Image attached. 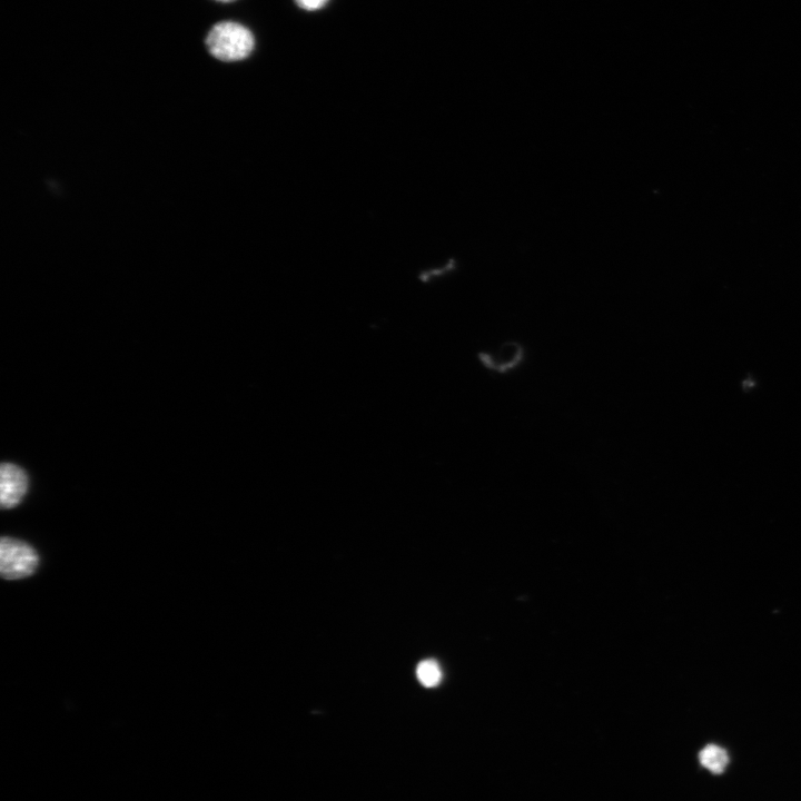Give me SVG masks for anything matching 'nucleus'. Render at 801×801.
Masks as SVG:
<instances>
[{
  "label": "nucleus",
  "instance_id": "f257e3e1",
  "mask_svg": "<svg viewBox=\"0 0 801 801\" xmlns=\"http://www.w3.org/2000/svg\"><path fill=\"white\" fill-rule=\"evenodd\" d=\"M206 46L211 56L221 61H239L247 58L255 46L253 33L243 24L222 21L207 34Z\"/></svg>",
  "mask_w": 801,
  "mask_h": 801
},
{
  "label": "nucleus",
  "instance_id": "f03ea898",
  "mask_svg": "<svg viewBox=\"0 0 801 801\" xmlns=\"http://www.w3.org/2000/svg\"><path fill=\"white\" fill-rule=\"evenodd\" d=\"M38 563V554L28 543L12 537L1 538L0 573L3 578L27 577L36 572Z\"/></svg>",
  "mask_w": 801,
  "mask_h": 801
},
{
  "label": "nucleus",
  "instance_id": "7ed1b4c3",
  "mask_svg": "<svg viewBox=\"0 0 801 801\" xmlns=\"http://www.w3.org/2000/svg\"><path fill=\"white\" fill-rule=\"evenodd\" d=\"M28 477L23 469L11 463L0 468V502L3 508L19 504L27 493Z\"/></svg>",
  "mask_w": 801,
  "mask_h": 801
},
{
  "label": "nucleus",
  "instance_id": "20e7f679",
  "mask_svg": "<svg viewBox=\"0 0 801 801\" xmlns=\"http://www.w3.org/2000/svg\"><path fill=\"white\" fill-rule=\"evenodd\" d=\"M524 349L516 342H506L495 353H481L479 360L492 372L505 373L523 359Z\"/></svg>",
  "mask_w": 801,
  "mask_h": 801
},
{
  "label": "nucleus",
  "instance_id": "39448f33",
  "mask_svg": "<svg viewBox=\"0 0 801 801\" xmlns=\"http://www.w3.org/2000/svg\"><path fill=\"white\" fill-rule=\"evenodd\" d=\"M699 760L705 769L720 774L729 763V755L723 748L709 744L700 751Z\"/></svg>",
  "mask_w": 801,
  "mask_h": 801
},
{
  "label": "nucleus",
  "instance_id": "423d86ee",
  "mask_svg": "<svg viewBox=\"0 0 801 801\" xmlns=\"http://www.w3.org/2000/svg\"><path fill=\"white\" fill-rule=\"evenodd\" d=\"M419 682L427 688L435 686L442 679V671L434 660L422 661L416 669Z\"/></svg>",
  "mask_w": 801,
  "mask_h": 801
},
{
  "label": "nucleus",
  "instance_id": "0eeeda50",
  "mask_svg": "<svg viewBox=\"0 0 801 801\" xmlns=\"http://www.w3.org/2000/svg\"><path fill=\"white\" fill-rule=\"evenodd\" d=\"M295 2L299 8L312 11L323 8L328 0H295Z\"/></svg>",
  "mask_w": 801,
  "mask_h": 801
},
{
  "label": "nucleus",
  "instance_id": "6e6552de",
  "mask_svg": "<svg viewBox=\"0 0 801 801\" xmlns=\"http://www.w3.org/2000/svg\"><path fill=\"white\" fill-rule=\"evenodd\" d=\"M218 1L230 2V1H234V0H218Z\"/></svg>",
  "mask_w": 801,
  "mask_h": 801
}]
</instances>
